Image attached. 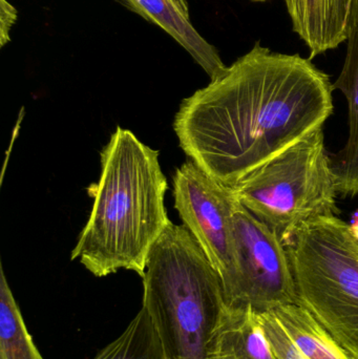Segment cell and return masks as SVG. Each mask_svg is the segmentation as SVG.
<instances>
[{"mask_svg":"<svg viewBox=\"0 0 358 359\" xmlns=\"http://www.w3.org/2000/svg\"><path fill=\"white\" fill-rule=\"evenodd\" d=\"M332 84L311 59L273 52L258 41L182 101L174 133L191 161L233 187L323 128L333 114Z\"/></svg>","mask_w":358,"mask_h":359,"instance_id":"1","label":"cell"},{"mask_svg":"<svg viewBox=\"0 0 358 359\" xmlns=\"http://www.w3.org/2000/svg\"><path fill=\"white\" fill-rule=\"evenodd\" d=\"M159 155L121 126L103 147L100 178L88 187L90 217L71 255L97 278L121 269L143 278L151 248L172 223Z\"/></svg>","mask_w":358,"mask_h":359,"instance_id":"2","label":"cell"},{"mask_svg":"<svg viewBox=\"0 0 358 359\" xmlns=\"http://www.w3.org/2000/svg\"><path fill=\"white\" fill-rule=\"evenodd\" d=\"M142 280L157 359H216V330L226 306L222 282L184 225L170 223L164 230Z\"/></svg>","mask_w":358,"mask_h":359,"instance_id":"3","label":"cell"},{"mask_svg":"<svg viewBox=\"0 0 358 359\" xmlns=\"http://www.w3.org/2000/svg\"><path fill=\"white\" fill-rule=\"evenodd\" d=\"M298 303L358 359V238L338 215L304 224L286 246Z\"/></svg>","mask_w":358,"mask_h":359,"instance_id":"4","label":"cell"},{"mask_svg":"<svg viewBox=\"0 0 358 359\" xmlns=\"http://www.w3.org/2000/svg\"><path fill=\"white\" fill-rule=\"evenodd\" d=\"M233 188L237 201L285 246L304 224L340 212L336 176L317 128Z\"/></svg>","mask_w":358,"mask_h":359,"instance_id":"5","label":"cell"},{"mask_svg":"<svg viewBox=\"0 0 358 359\" xmlns=\"http://www.w3.org/2000/svg\"><path fill=\"white\" fill-rule=\"evenodd\" d=\"M228 306L258 312L298 303L296 282L285 245L241 203L233 212V261L222 280Z\"/></svg>","mask_w":358,"mask_h":359,"instance_id":"6","label":"cell"},{"mask_svg":"<svg viewBox=\"0 0 358 359\" xmlns=\"http://www.w3.org/2000/svg\"><path fill=\"white\" fill-rule=\"evenodd\" d=\"M172 194L183 225L199 243L222 282L233 261V212L239 201L233 188L189 160L174 172Z\"/></svg>","mask_w":358,"mask_h":359,"instance_id":"7","label":"cell"},{"mask_svg":"<svg viewBox=\"0 0 358 359\" xmlns=\"http://www.w3.org/2000/svg\"><path fill=\"white\" fill-rule=\"evenodd\" d=\"M265 335L279 359H351L298 303L261 312Z\"/></svg>","mask_w":358,"mask_h":359,"instance_id":"8","label":"cell"},{"mask_svg":"<svg viewBox=\"0 0 358 359\" xmlns=\"http://www.w3.org/2000/svg\"><path fill=\"white\" fill-rule=\"evenodd\" d=\"M292 29L312 60L348 40L358 21V0H285Z\"/></svg>","mask_w":358,"mask_h":359,"instance_id":"9","label":"cell"},{"mask_svg":"<svg viewBox=\"0 0 358 359\" xmlns=\"http://www.w3.org/2000/svg\"><path fill=\"white\" fill-rule=\"evenodd\" d=\"M130 10L172 36L206 72L210 80L225 73L227 67L219 50L206 41L174 0H122Z\"/></svg>","mask_w":358,"mask_h":359,"instance_id":"10","label":"cell"},{"mask_svg":"<svg viewBox=\"0 0 358 359\" xmlns=\"http://www.w3.org/2000/svg\"><path fill=\"white\" fill-rule=\"evenodd\" d=\"M344 67L332 86L344 94L349 109V136L344 149L331 157L336 190L342 198L358 196V21L347 40Z\"/></svg>","mask_w":358,"mask_h":359,"instance_id":"11","label":"cell"},{"mask_svg":"<svg viewBox=\"0 0 358 359\" xmlns=\"http://www.w3.org/2000/svg\"><path fill=\"white\" fill-rule=\"evenodd\" d=\"M216 359H279L250 306H225L216 335Z\"/></svg>","mask_w":358,"mask_h":359,"instance_id":"12","label":"cell"},{"mask_svg":"<svg viewBox=\"0 0 358 359\" xmlns=\"http://www.w3.org/2000/svg\"><path fill=\"white\" fill-rule=\"evenodd\" d=\"M0 359H44L34 344L0 266Z\"/></svg>","mask_w":358,"mask_h":359,"instance_id":"13","label":"cell"},{"mask_svg":"<svg viewBox=\"0 0 358 359\" xmlns=\"http://www.w3.org/2000/svg\"><path fill=\"white\" fill-rule=\"evenodd\" d=\"M94 359H157L155 333L145 308H141L123 333Z\"/></svg>","mask_w":358,"mask_h":359,"instance_id":"14","label":"cell"},{"mask_svg":"<svg viewBox=\"0 0 358 359\" xmlns=\"http://www.w3.org/2000/svg\"><path fill=\"white\" fill-rule=\"evenodd\" d=\"M16 8L6 0H0V46L11 41L10 33L17 20Z\"/></svg>","mask_w":358,"mask_h":359,"instance_id":"15","label":"cell"},{"mask_svg":"<svg viewBox=\"0 0 358 359\" xmlns=\"http://www.w3.org/2000/svg\"><path fill=\"white\" fill-rule=\"evenodd\" d=\"M174 4L183 11L185 15L189 16V10H188V4H187V0H174Z\"/></svg>","mask_w":358,"mask_h":359,"instance_id":"16","label":"cell"},{"mask_svg":"<svg viewBox=\"0 0 358 359\" xmlns=\"http://www.w3.org/2000/svg\"><path fill=\"white\" fill-rule=\"evenodd\" d=\"M351 228H352L353 233L358 238V211L355 212L354 217L352 219V223L350 224Z\"/></svg>","mask_w":358,"mask_h":359,"instance_id":"17","label":"cell"},{"mask_svg":"<svg viewBox=\"0 0 358 359\" xmlns=\"http://www.w3.org/2000/svg\"><path fill=\"white\" fill-rule=\"evenodd\" d=\"M252 2H265L268 1V0H252Z\"/></svg>","mask_w":358,"mask_h":359,"instance_id":"18","label":"cell"}]
</instances>
